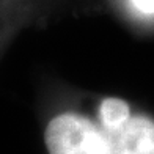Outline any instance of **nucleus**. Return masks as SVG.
I'll use <instances>...</instances> for the list:
<instances>
[{
  "mask_svg": "<svg viewBox=\"0 0 154 154\" xmlns=\"http://www.w3.org/2000/svg\"><path fill=\"white\" fill-rule=\"evenodd\" d=\"M110 134L113 154H154V121L148 118L131 116L121 129Z\"/></svg>",
  "mask_w": 154,
  "mask_h": 154,
  "instance_id": "f03ea898",
  "label": "nucleus"
},
{
  "mask_svg": "<svg viewBox=\"0 0 154 154\" xmlns=\"http://www.w3.org/2000/svg\"><path fill=\"white\" fill-rule=\"evenodd\" d=\"M44 142L49 154H113L110 132L72 112L49 121Z\"/></svg>",
  "mask_w": 154,
  "mask_h": 154,
  "instance_id": "f257e3e1",
  "label": "nucleus"
},
{
  "mask_svg": "<svg viewBox=\"0 0 154 154\" xmlns=\"http://www.w3.org/2000/svg\"><path fill=\"white\" fill-rule=\"evenodd\" d=\"M131 120L129 104L120 97H107L101 102L99 121L101 126L109 132H115Z\"/></svg>",
  "mask_w": 154,
  "mask_h": 154,
  "instance_id": "7ed1b4c3",
  "label": "nucleus"
},
{
  "mask_svg": "<svg viewBox=\"0 0 154 154\" xmlns=\"http://www.w3.org/2000/svg\"><path fill=\"white\" fill-rule=\"evenodd\" d=\"M132 3H134L142 13L154 14V0H132Z\"/></svg>",
  "mask_w": 154,
  "mask_h": 154,
  "instance_id": "20e7f679",
  "label": "nucleus"
}]
</instances>
